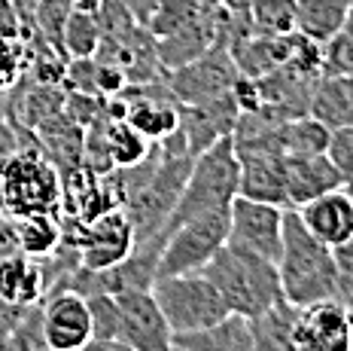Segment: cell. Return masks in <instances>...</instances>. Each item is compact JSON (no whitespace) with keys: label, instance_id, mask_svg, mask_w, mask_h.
<instances>
[{"label":"cell","instance_id":"cell-38","mask_svg":"<svg viewBox=\"0 0 353 351\" xmlns=\"http://www.w3.org/2000/svg\"><path fill=\"white\" fill-rule=\"evenodd\" d=\"M73 6H83V10H98L101 0H70Z\"/></svg>","mask_w":353,"mask_h":351},{"label":"cell","instance_id":"cell-23","mask_svg":"<svg viewBox=\"0 0 353 351\" xmlns=\"http://www.w3.org/2000/svg\"><path fill=\"white\" fill-rule=\"evenodd\" d=\"M19 223V245L21 254L28 257H49L64 238L61 229V217L58 214H28V217H16Z\"/></svg>","mask_w":353,"mask_h":351},{"label":"cell","instance_id":"cell-32","mask_svg":"<svg viewBox=\"0 0 353 351\" xmlns=\"http://www.w3.org/2000/svg\"><path fill=\"white\" fill-rule=\"evenodd\" d=\"M16 254H21L19 223H16V217H10L3 208H0V263L6 257H16Z\"/></svg>","mask_w":353,"mask_h":351},{"label":"cell","instance_id":"cell-33","mask_svg":"<svg viewBox=\"0 0 353 351\" xmlns=\"http://www.w3.org/2000/svg\"><path fill=\"white\" fill-rule=\"evenodd\" d=\"M21 25H25V19L16 12L12 0H0V31L16 37V34H21Z\"/></svg>","mask_w":353,"mask_h":351},{"label":"cell","instance_id":"cell-41","mask_svg":"<svg viewBox=\"0 0 353 351\" xmlns=\"http://www.w3.org/2000/svg\"><path fill=\"white\" fill-rule=\"evenodd\" d=\"M171 351H183V348H176V345H171Z\"/></svg>","mask_w":353,"mask_h":351},{"label":"cell","instance_id":"cell-19","mask_svg":"<svg viewBox=\"0 0 353 351\" xmlns=\"http://www.w3.org/2000/svg\"><path fill=\"white\" fill-rule=\"evenodd\" d=\"M307 113L329 131L353 126V74H323L314 86Z\"/></svg>","mask_w":353,"mask_h":351},{"label":"cell","instance_id":"cell-6","mask_svg":"<svg viewBox=\"0 0 353 351\" xmlns=\"http://www.w3.org/2000/svg\"><path fill=\"white\" fill-rule=\"evenodd\" d=\"M229 241V211L225 214H204L176 223L165 238L159 257V278L201 272Z\"/></svg>","mask_w":353,"mask_h":351},{"label":"cell","instance_id":"cell-28","mask_svg":"<svg viewBox=\"0 0 353 351\" xmlns=\"http://www.w3.org/2000/svg\"><path fill=\"white\" fill-rule=\"evenodd\" d=\"M329 129L320 120L307 116H292L283 122V153L286 156H314V153H326Z\"/></svg>","mask_w":353,"mask_h":351},{"label":"cell","instance_id":"cell-9","mask_svg":"<svg viewBox=\"0 0 353 351\" xmlns=\"http://www.w3.org/2000/svg\"><path fill=\"white\" fill-rule=\"evenodd\" d=\"M283 217L286 208L281 205L238 196L229 208V245H238L277 263L283 245Z\"/></svg>","mask_w":353,"mask_h":351},{"label":"cell","instance_id":"cell-16","mask_svg":"<svg viewBox=\"0 0 353 351\" xmlns=\"http://www.w3.org/2000/svg\"><path fill=\"white\" fill-rule=\"evenodd\" d=\"M296 211H299L301 223H305L323 245L335 247V245H341V241L353 238V199L347 196L344 187L301 205Z\"/></svg>","mask_w":353,"mask_h":351},{"label":"cell","instance_id":"cell-17","mask_svg":"<svg viewBox=\"0 0 353 351\" xmlns=\"http://www.w3.org/2000/svg\"><path fill=\"white\" fill-rule=\"evenodd\" d=\"M238 159H241L238 196L290 208V202H286V156H281V153H262V156H238Z\"/></svg>","mask_w":353,"mask_h":351},{"label":"cell","instance_id":"cell-2","mask_svg":"<svg viewBox=\"0 0 353 351\" xmlns=\"http://www.w3.org/2000/svg\"><path fill=\"white\" fill-rule=\"evenodd\" d=\"M201 272L216 284V290L223 294L229 312H234V314L256 318V314H262V312L274 309L277 303H283L277 263L265 260L253 251H244V247H238V245H229V241H225V247Z\"/></svg>","mask_w":353,"mask_h":351},{"label":"cell","instance_id":"cell-36","mask_svg":"<svg viewBox=\"0 0 353 351\" xmlns=\"http://www.w3.org/2000/svg\"><path fill=\"white\" fill-rule=\"evenodd\" d=\"M253 3L256 0H219V6H225V10H232V12H250Z\"/></svg>","mask_w":353,"mask_h":351},{"label":"cell","instance_id":"cell-1","mask_svg":"<svg viewBox=\"0 0 353 351\" xmlns=\"http://www.w3.org/2000/svg\"><path fill=\"white\" fill-rule=\"evenodd\" d=\"M277 275H281L283 299L296 309L335 299V260L332 247L301 223L296 208H286L283 217V245L277 257Z\"/></svg>","mask_w":353,"mask_h":351},{"label":"cell","instance_id":"cell-37","mask_svg":"<svg viewBox=\"0 0 353 351\" xmlns=\"http://www.w3.org/2000/svg\"><path fill=\"white\" fill-rule=\"evenodd\" d=\"M12 6H16V12L21 19H28L31 16V10H34V0H12Z\"/></svg>","mask_w":353,"mask_h":351},{"label":"cell","instance_id":"cell-21","mask_svg":"<svg viewBox=\"0 0 353 351\" xmlns=\"http://www.w3.org/2000/svg\"><path fill=\"white\" fill-rule=\"evenodd\" d=\"M46 296L43 263L28 254H16L0 263V299L12 305H31Z\"/></svg>","mask_w":353,"mask_h":351},{"label":"cell","instance_id":"cell-39","mask_svg":"<svg viewBox=\"0 0 353 351\" xmlns=\"http://www.w3.org/2000/svg\"><path fill=\"white\" fill-rule=\"evenodd\" d=\"M0 208H3V178H0Z\"/></svg>","mask_w":353,"mask_h":351},{"label":"cell","instance_id":"cell-20","mask_svg":"<svg viewBox=\"0 0 353 351\" xmlns=\"http://www.w3.org/2000/svg\"><path fill=\"white\" fill-rule=\"evenodd\" d=\"M292 55V34L290 37H265V34H250L244 43L232 49V58L238 64V74L250 79H262L283 68Z\"/></svg>","mask_w":353,"mask_h":351},{"label":"cell","instance_id":"cell-13","mask_svg":"<svg viewBox=\"0 0 353 351\" xmlns=\"http://www.w3.org/2000/svg\"><path fill=\"white\" fill-rule=\"evenodd\" d=\"M176 111H180V126L176 129L183 131L186 147L192 156L213 147L219 137H229L241 113L232 92L210 98V101H201V104H176Z\"/></svg>","mask_w":353,"mask_h":351},{"label":"cell","instance_id":"cell-11","mask_svg":"<svg viewBox=\"0 0 353 351\" xmlns=\"http://www.w3.org/2000/svg\"><path fill=\"white\" fill-rule=\"evenodd\" d=\"M122 318V339L137 351H171L174 330L168 318L161 314L156 296L150 290H128V294H116Z\"/></svg>","mask_w":353,"mask_h":351},{"label":"cell","instance_id":"cell-31","mask_svg":"<svg viewBox=\"0 0 353 351\" xmlns=\"http://www.w3.org/2000/svg\"><path fill=\"white\" fill-rule=\"evenodd\" d=\"M326 156H329V162L338 168L344 184H350L353 180V126H341V129L329 131Z\"/></svg>","mask_w":353,"mask_h":351},{"label":"cell","instance_id":"cell-14","mask_svg":"<svg viewBox=\"0 0 353 351\" xmlns=\"http://www.w3.org/2000/svg\"><path fill=\"white\" fill-rule=\"evenodd\" d=\"M216 12H219V3L208 12H198L189 21H183L180 28H174L165 37H156L161 68L176 70L216 46Z\"/></svg>","mask_w":353,"mask_h":351},{"label":"cell","instance_id":"cell-27","mask_svg":"<svg viewBox=\"0 0 353 351\" xmlns=\"http://www.w3.org/2000/svg\"><path fill=\"white\" fill-rule=\"evenodd\" d=\"M247 16L256 34H265V37H290V34H296L299 0H256Z\"/></svg>","mask_w":353,"mask_h":351},{"label":"cell","instance_id":"cell-12","mask_svg":"<svg viewBox=\"0 0 353 351\" xmlns=\"http://www.w3.org/2000/svg\"><path fill=\"white\" fill-rule=\"evenodd\" d=\"M43 336L52 351H83V345L92 339L88 299L73 290L43 296Z\"/></svg>","mask_w":353,"mask_h":351},{"label":"cell","instance_id":"cell-4","mask_svg":"<svg viewBox=\"0 0 353 351\" xmlns=\"http://www.w3.org/2000/svg\"><path fill=\"white\" fill-rule=\"evenodd\" d=\"M3 178V211L10 217L58 214L61 211L64 180L40 147H21L0 165Z\"/></svg>","mask_w":353,"mask_h":351},{"label":"cell","instance_id":"cell-15","mask_svg":"<svg viewBox=\"0 0 353 351\" xmlns=\"http://www.w3.org/2000/svg\"><path fill=\"white\" fill-rule=\"evenodd\" d=\"M338 187H344V178L329 162L326 153L286 156V202H290V208H301V205L320 199Z\"/></svg>","mask_w":353,"mask_h":351},{"label":"cell","instance_id":"cell-40","mask_svg":"<svg viewBox=\"0 0 353 351\" xmlns=\"http://www.w3.org/2000/svg\"><path fill=\"white\" fill-rule=\"evenodd\" d=\"M344 189H347V196L353 199V180H350V184H344Z\"/></svg>","mask_w":353,"mask_h":351},{"label":"cell","instance_id":"cell-29","mask_svg":"<svg viewBox=\"0 0 353 351\" xmlns=\"http://www.w3.org/2000/svg\"><path fill=\"white\" fill-rule=\"evenodd\" d=\"M85 299H88V314H92V339H122V318L116 296L94 294Z\"/></svg>","mask_w":353,"mask_h":351},{"label":"cell","instance_id":"cell-30","mask_svg":"<svg viewBox=\"0 0 353 351\" xmlns=\"http://www.w3.org/2000/svg\"><path fill=\"white\" fill-rule=\"evenodd\" d=\"M323 74H353V10L341 31L323 43Z\"/></svg>","mask_w":353,"mask_h":351},{"label":"cell","instance_id":"cell-18","mask_svg":"<svg viewBox=\"0 0 353 351\" xmlns=\"http://www.w3.org/2000/svg\"><path fill=\"white\" fill-rule=\"evenodd\" d=\"M174 345L183 351H253V324L232 312L204 330L174 336Z\"/></svg>","mask_w":353,"mask_h":351},{"label":"cell","instance_id":"cell-25","mask_svg":"<svg viewBox=\"0 0 353 351\" xmlns=\"http://www.w3.org/2000/svg\"><path fill=\"white\" fill-rule=\"evenodd\" d=\"M104 137H107V150H110L113 168H131V165L143 162L152 150V141H146L141 131L125 120H107Z\"/></svg>","mask_w":353,"mask_h":351},{"label":"cell","instance_id":"cell-34","mask_svg":"<svg viewBox=\"0 0 353 351\" xmlns=\"http://www.w3.org/2000/svg\"><path fill=\"white\" fill-rule=\"evenodd\" d=\"M122 3L128 6L131 12H134V19L141 21V25H150L152 12L159 10V3H161V0H122Z\"/></svg>","mask_w":353,"mask_h":351},{"label":"cell","instance_id":"cell-3","mask_svg":"<svg viewBox=\"0 0 353 351\" xmlns=\"http://www.w3.org/2000/svg\"><path fill=\"white\" fill-rule=\"evenodd\" d=\"M238 193H241V159L229 135L219 137L213 147L195 156L186 187H183L180 202H176L165 232H171L183 220H192V217L225 214L232 208V202L238 199Z\"/></svg>","mask_w":353,"mask_h":351},{"label":"cell","instance_id":"cell-35","mask_svg":"<svg viewBox=\"0 0 353 351\" xmlns=\"http://www.w3.org/2000/svg\"><path fill=\"white\" fill-rule=\"evenodd\" d=\"M83 351H137V348L128 345L125 339H88Z\"/></svg>","mask_w":353,"mask_h":351},{"label":"cell","instance_id":"cell-5","mask_svg":"<svg viewBox=\"0 0 353 351\" xmlns=\"http://www.w3.org/2000/svg\"><path fill=\"white\" fill-rule=\"evenodd\" d=\"M152 296H156L161 314L171 324L174 336L204 330V327L223 321L225 314H232L223 294L216 290V284L204 272L156 278Z\"/></svg>","mask_w":353,"mask_h":351},{"label":"cell","instance_id":"cell-42","mask_svg":"<svg viewBox=\"0 0 353 351\" xmlns=\"http://www.w3.org/2000/svg\"><path fill=\"white\" fill-rule=\"evenodd\" d=\"M40 351H52V348H40Z\"/></svg>","mask_w":353,"mask_h":351},{"label":"cell","instance_id":"cell-7","mask_svg":"<svg viewBox=\"0 0 353 351\" xmlns=\"http://www.w3.org/2000/svg\"><path fill=\"white\" fill-rule=\"evenodd\" d=\"M64 238L79 251L85 269H110L122 263L134 247V226L122 208H110L88 223H64Z\"/></svg>","mask_w":353,"mask_h":351},{"label":"cell","instance_id":"cell-8","mask_svg":"<svg viewBox=\"0 0 353 351\" xmlns=\"http://www.w3.org/2000/svg\"><path fill=\"white\" fill-rule=\"evenodd\" d=\"M165 79L176 104H201V101L232 92L234 79H238V64L229 49L213 46L195 61L176 70H165Z\"/></svg>","mask_w":353,"mask_h":351},{"label":"cell","instance_id":"cell-22","mask_svg":"<svg viewBox=\"0 0 353 351\" xmlns=\"http://www.w3.org/2000/svg\"><path fill=\"white\" fill-rule=\"evenodd\" d=\"M353 0H299L296 31L314 43H329L350 19Z\"/></svg>","mask_w":353,"mask_h":351},{"label":"cell","instance_id":"cell-10","mask_svg":"<svg viewBox=\"0 0 353 351\" xmlns=\"http://www.w3.org/2000/svg\"><path fill=\"white\" fill-rule=\"evenodd\" d=\"M296 351H353V318L338 299L305 305L292 324Z\"/></svg>","mask_w":353,"mask_h":351},{"label":"cell","instance_id":"cell-26","mask_svg":"<svg viewBox=\"0 0 353 351\" xmlns=\"http://www.w3.org/2000/svg\"><path fill=\"white\" fill-rule=\"evenodd\" d=\"M31 40H34L31 19H25L21 34H16V37L0 31V98L19 83V77L31 64Z\"/></svg>","mask_w":353,"mask_h":351},{"label":"cell","instance_id":"cell-24","mask_svg":"<svg viewBox=\"0 0 353 351\" xmlns=\"http://www.w3.org/2000/svg\"><path fill=\"white\" fill-rule=\"evenodd\" d=\"M101 49V25L94 10L73 6L61 34V53L64 58H94Z\"/></svg>","mask_w":353,"mask_h":351}]
</instances>
